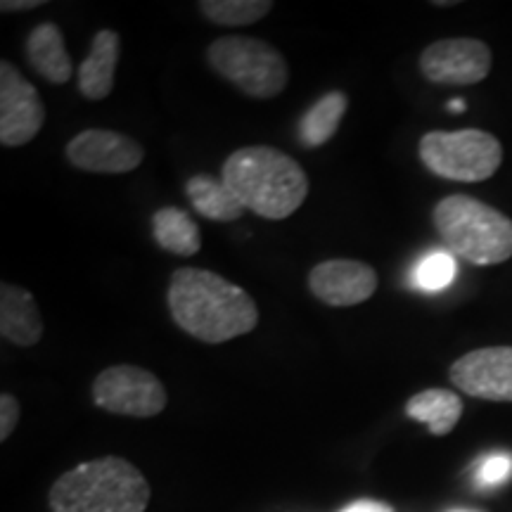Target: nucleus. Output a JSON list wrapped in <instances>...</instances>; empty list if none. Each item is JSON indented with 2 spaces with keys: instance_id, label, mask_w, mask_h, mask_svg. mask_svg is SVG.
<instances>
[{
  "instance_id": "obj_1",
  "label": "nucleus",
  "mask_w": 512,
  "mask_h": 512,
  "mask_svg": "<svg viewBox=\"0 0 512 512\" xmlns=\"http://www.w3.org/2000/svg\"><path fill=\"white\" fill-rule=\"evenodd\" d=\"M171 318L185 335L204 344H226L259 325L252 294L207 268L183 266L166 290Z\"/></svg>"
},
{
  "instance_id": "obj_2",
  "label": "nucleus",
  "mask_w": 512,
  "mask_h": 512,
  "mask_svg": "<svg viewBox=\"0 0 512 512\" xmlns=\"http://www.w3.org/2000/svg\"><path fill=\"white\" fill-rule=\"evenodd\" d=\"M221 178L240 204L266 221H285L309 197V176L271 145H247L223 162Z\"/></svg>"
},
{
  "instance_id": "obj_3",
  "label": "nucleus",
  "mask_w": 512,
  "mask_h": 512,
  "mask_svg": "<svg viewBox=\"0 0 512 512\" xmlns=\"http://www.w3.org/2000/svg\"><path fill=\"white\" fill-rule=\"evenodd\" d=\"M48 503L50 512H145L150 484L133 463L105 456L64 472Z\"/></svg>"
},
{
  "instance_id": "obj_4",
  "label": "nucleus",
  "mask_w": 512,
  "mask_h": 512,
  "mask_svg": "<svg viewBox=\"0 0 512 512\" xmlns=\"http://www.w3.org/2000/svg\"><path fill=\"white\" fill-rule=\"evenodd\" d=\"M432 221L448 252L470 264L494 266L512 256V221L482 200L444 197L434 207Z\"/></svg>"
},
{
  "instance_id": "obj_5",
  "label": "nucleus",
  "mask_w": 512,
  "mask_h": 512,
  "mask_svg": "<svg viewBox=\"0 0 512 512\" xmlns=\"http://www.w3.org/2000/svg\"><path fill=\"white\" fill-rule=\"evenodd\" d=\"M207 62L221 79L256 100H271L287 88L290 67L278 48L254 36L230 34L207 48Z\"/></svg>"
},
{
  "instance_id": "obj_6",
  "label": "nucleus",
  "mask_w": 512,
  "mask_h": 512,
  "mask_svg": "<svg viewBox=\"0 0 512 512\" xmlns=\"http://www.w3.org/2000/svg\"><path fill=\"white\" fill-rule=\"evenodd\" d=\"M420 159L434 176L456 183H479L491 178L503 162V147L496 136L465 131H430L420 138Z\"/></svg>"
},
{
  "instance_id": "obj_7",
  "label": "nucleus",
  "mask_w": 512,
  "mask_h": 512,
  "mask_svg": "<svg viewBox=\"0 0 512 512\" xmlns=\"http://www.w3.org/2000/svg\"><path fill=\"white\" fill-rule=\"evenodd\" d=\"M91 396L100 411L128 418H155L169 403L166 387L155 373L128 363L100 370Z\"/></svg>"
},
{
  "instance_id": "obj_8",
  "label": "nucleus",
  "mask_w": 512,
  "mask_h": 512,
  "mask_svg": "<svg viewBox=\"0 0 512 512\" xmlns=\"http://www.w3.org/2000/svg\"><path fill=\"white\" fill-rule=\"evenodd\" d=\"M46 124V105L15 64L0 62V145L22 147Z\"/></svg>"
},
{
  "instance_id": "obj_9",
  "label": "nucleus",
  "mask_w": 512,
  "mask_h": 512,
  "mask_svg": "<svg viewBox=\"0 0 512 512\" xmlns=\"http://www.w3.org/2000/svg\"><path fill=\"white\" fill-rule=\"evenodd\" d=\"M67 162L88 174H131L145 159L143 145L126 133L110 128H86L64 147Z\"/></svg>"
},
{
  "instance_id": "obj_10",
  "label": "nucleus",
  "mask_w": 512,
  "mask_h": 512,
  "mask_svg": "<svg viewBox=\"0 0 512 512\" xmlns=\"http://www.w3.org/2000/svg\"><path fill=\"white\" fill-rule=\"evenodd\" d=\"M420 72L437 86H475L491 72V50L477 38H444L422 50Z\"/></svg>"
},
{
  "instance_id": "obj_11",
  "label": "nucleus",
  "mask_w": 512,
  "mask_h": 512,
  "mask_svg": "<svg viewBox=\"0 0 512 512\" xmlns=\"http://www.w3.org/2000/svg\"><path fill=\"white\" fill-rule=\"evenodd\" d=\"M380 278L366 261L358 259H328L320 261L309 273V290L318 302L347 309L368 302L377 292Z\"/></svg>"
},
{
  "instance_id": "obj_12",
  "label": "nucleus",
  "mask_w": 512,
  "mask_h": 512,
  "mask_svg": "<svg viewBox=\"0 0 512 512\" xmlns=\"http://www.w3.org/2000/svg\"><path fill=\"white\" fill-rule=\"evenodd\" d=\"M465 394L484 401H512V347L467 351L448 370Z\"/></svg>"
},
{
  "instance_id": "obj_13",
  "label": "nucleus",
  "mask_w": 512,
  "mask_h": 512,
  "mask_svg": "<svg viewBox=\"0 0 512 512\" xmlns=\"http://www.w3.org/2000/svg\"><path fill=\"white\" fill-rule=\"evenodd\" d=\"M43 316L34 294L24 287L0 285V337L15 347H36L43 339Z\"/></svg>"
},
{
  "instance_id": "obj_14",
  "label": "nucleus",
  "mask_w": 512,
  "mask_h": 512,
  "mask_svg": "<svg viewBox=\"0 0 512 512\" xmlns=\"http://www.w3.org/2000/svg\"><path fill=\"white\" fill-rule=\"evenodd\" d=\"M121 55V36L112 29H100L91 41V53L76 69L79 93L86 100L100 102L114 91V74Z\"/></svg>"
},
{
  "instance_id": "obj_15",
  "label": "nucleus",
  "mask_w": 512,
  "mask_h": 512,
  "mask_svg": "<svg viewBox=\"0 0 512 512\" xmlns=\"http://www.w3.org/2000/svg\"><path fill=\"white\" fill-rule=\"evenodd\" d=\"M24 57L29 67L53 86H64L74 76L72 55L67 53L62 29L55 22H43L31 29L24 43Z\"/></svg>"
},
{
  "instance_id": "obj_16",
  "label": "nucleus",
  "mask_w": 512,
  "mask_h": 512,
  "mask_svg": "<svg viewBox=\"0 0 512 512\" xmlns=\"http://www.w3.org/2000/svg\"><path fill=\"white\" fill-rule=\"evenodd\" d=\"M185 195H188L192 209L209 221L230 223L238 221L245 214V207L233 195V190L228 188L226 181L211 174L192 176L185 183Z\"/></svg>"
},
{
  "instance_id": "obj_17",
  "label": "nucleus",
  "mask_w": 512,
  "mask_h": 512,
  "mask_svg": "<svg viewBox=\"0 0 512 512\" xmlns=\"http://www.w3.org/2000/svg\"><path fill=\"white\" fill-rule=\"evenodd\" d=\"M152 238L157 247L174 256H195L202 247V233L188 211L162 207L152 214Z\"/></svg>"
},
{
  "instance_id": "obj_18",
  "label": "nucleus",
  "mask_w": 512,
  "mask_h": 512,
  "mask_svg": "<svg viewBox=\"0 0 512 512\" xmlns=\"http://www.w3.org/2000/svg\"><path fill=\"white\" fill-rule=\"evenodd\" d=\"M408 418L425 422L432 434L444 437L458 425L460 415H463V401L458 394L448 392V389H425V392L415 394L406 403Z\"/></svg>"
},
{
  "instance_id": "obj_19",
  "label": "nucleus",
  "mask_w": 512,
  "mask_h": 512,
  "mask_svg": "<svg viewBox=\"0 0 512 512\" xmlns=\"http://www.w3.org/2000/svg\"><path fill=\"white\" fill-rule=\"evenodd\" d=\"M349 100L342 91H330L318 98L299 121L297 136L304 147H320L335 136L339 121L347 114Z\"/></svg>"
},
{
  "instance_id": "obj_20",
  "label": "nucleus",
  "mask_w": 512,
  "mask_h": 512,
  "mask_svg": "<svg viewBox=\"0 0 512 512\" xmlns=\"http://www.w3.org/2000/svg\"><path fill=\"white\" fill-rule=\"evenodd\" d=\"M200 15L216 27H252L271 15V0H202Z\"/></svg>"
},
{
  "instance_id": "obj_21",
  "label": "nucleus",
  "mask_w": 512,
  "mask_h": 512,
  "mask_svg": "<svg viewBox=\"0 0 512 512\" xmlns=\"http://www.w3.org/2000/svg\"><path fill=\"white\" fill-rule=\"evenodd\" d=\"M453 275H456L453 256L446 252H432L415 266L413 283L425 292H439L453 283Z\"/></svg>"
},
{
  "instance_id": "obj_22",
  "label": "nucleus",
  "mask_w": 512,
  "mask_h": 512,
  "mask_svg": "<svg viewBox=\"0 0 512 512\" xmlns=\"http://www.w3.org/2000/svg\"><path fill=\"white\" fill-rule=\"evenodd\" d=\"M510 472H512V456H508V453H494V456L484 458L482 465H479L477 482L484 486L501 484L510 477Z\"/></svg>"
},
{
  "instance_id": "obj_23",
  "label": "nucleus",
  "mask_w": 512,
  "mask_h": 512,
  "mask_svg": "<svg viewBox=\"0 0 512 512\" xmlns=\"http://www.w3.org/2000/svg\"><path fill=\"white\" fill-rule=\"evenodd\" d=\"M19 415H22V406H19L17 396L8 392L0 394V439L8 441L10 434L15 432Z\"/></svg>"
},
{
  "instance_id": "obj_24",
  "label": "nucleus",
  "mask_w": 512,
  "mask_h": 512,
  "mask_svg": "<svg viewBox=\"0 0 512 512\" xmlns=\"http://www.w3.org/2000/svg\"><path fill=\"white\" fill-rule=\"evenodd\" d=\"M46 0H3L0 3V10L3 12H27V10H36L43 8Z\"/></svg>"
},
{
  "instance_id": "obj_25",
  "label": "nucleus",
  "mask_w": 512,
  "mask_h": 512,
  "mask_svg": "<svg viewBox=\"0 0 512 512\" xmlns=\"http://www.w3.org/2000/svg\"><path fill=\"white\" fill-rule=\"evenodd\" d=\"M342 512H394V508H389L387 503H380V501H356L351 503L349 508H344Z\"/></svg>"
},
{
  "instance_id": "obj_26",
  "label": "nucleus",
  "mask_w": 512,
  "mask_h": 512,
  "mask_svg": "<svg viewBox=\"0 0 512 512\" xmlns=\"http://www.w3.org/2000/svg\"><path fill=\"white\" fill-rule=\"evenodd\" d=\"M465 110V102L463 100H453L451 102V112H463Z\"/></svg>"
},
{
  "instance_id": "obj_27",
  "label": "nucleus",
  "mask_w": 512,
  "mask_h": 512,
  "mask_svg": "<svg viewBox=\"0 0 512 512\" xmlns=\"http://www.w3.org/2000/svg\"><path fill=\"white\" fill-rule=\"evenodd\" d=\"M456 512H470V510H456Z\"/></svg>"
}]
</instances>
